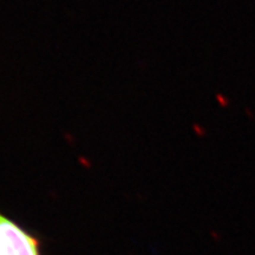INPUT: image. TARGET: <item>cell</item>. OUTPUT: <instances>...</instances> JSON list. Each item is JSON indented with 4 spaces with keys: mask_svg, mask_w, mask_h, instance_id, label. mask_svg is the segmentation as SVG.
Here are the masks:
<instances>
[{
    "mask_svg": "<svg viewBox=\"0 0 255 255\" xmlns=\"http://www.w3.org/2000/svg\"><path fill=\"white\" fill-rule=\"evenodd\" d=\"M0 255H42L39 240L0 213Z\"/></svg>",
    "mask_w": 255,
    "mask_h": 255,
    "instance_id": "obj_1",
    "label": "cell"
}]
</instances>
